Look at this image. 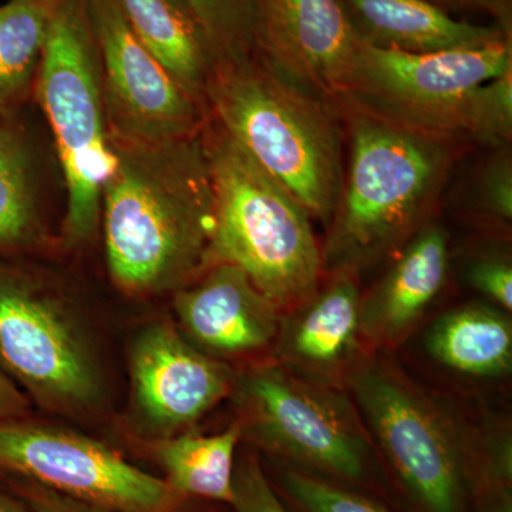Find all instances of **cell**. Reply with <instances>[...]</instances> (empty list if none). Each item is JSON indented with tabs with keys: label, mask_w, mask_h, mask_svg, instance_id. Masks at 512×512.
I'll list each match as a JSON object with an SVG mask.
<instances>
[{
	"label": "cell",
	"mask_w": 512,
	"mask_h": 512,
	"mask_svg": "<svg viewBox=\"0 0 512 512\" xmlns=\"http://www.w3.org/2000/svg\"><path fill=\"white\" fill-rule=\"evenodd\" d=\"M468 281L474 289L497 303L504 311L512 309V268L510 261L498 256L481 258L468 269Z\"/></svg>",
	"instance_id": "obj_28"
},
{
	"label": "cell",
	"mask_w": 512,
	"mask_h": 512,
	"mask_svg": "<svg viewBox=\"0 0 512 512\" xmlns=\"http://www.w3.org/2000/svg\"><path fill=\"white\" fill-rule=\"evenodd\" d=\"M101 192L107 265L130 295L173 291L210 266L215 225L210 165L198 136L165 143L110 137Z\"/></svg>",
	"instance_id": "obj_1"
},
{
	"label": "cell",
	"mask_w": 512,
	"mask_h": 512,
	"mask_svg": "<svg viewBox=\"0 0 512 512\" xmlns=\"http://www.w3.org/2000/svg\"><path fill=\"white\" fill-rule=\"evenodd\" d=\"M0 512H29V508L18 495L6 487H0Z\"/></svg>",
	"instance_id": "obj_32"
},
{
	"label": "cell",
	"mask_w": 512,
	"mask_h": 512,
	"mask_svg": "<svg viewBox=\"0 0 512 512\" xmlns=\"http://www.w3.org/2000/svg\"><path fill=\"white\" fill-rule=\"evenodd\" d=\"M269 480L289 512H393L373 495L286 464Z\"/></svg>",
	"instance_id": "obj_24"
},
{
	"label": "cell",
	"mask_w": 512,
	"mask_h": 512,
	"mask_svg": "<svg viewBox=\"0 0 512 512\" xmlns=\"http://www.w3.org/2000/svg\"><path fill=\"white\" fill-rule=\"evenodd\" d=\"M138 413L153 430L184 429L231 392V372L167 325L151 326L131 349Z\"/></svg>",
	"instance_id": "obj_13"
},
{
	"label": "cell",
	"mask_w": 512,
	"mask_h": 512,
	"mask_svg": "<svg viewBox=\"0 0 512 512\" xmlns=\"http://www.w3.org/2000/svg\"><path fill=\"white\" fill-rule=\"evenodd\" d=\"M352 390L413 510L471 512L470 457L439 409L379 365L357 370Z\"/></svg>",
	"instance_id": "obj_8"
},
{
	"label": "cell",
	"mask_w": 512,
	"mask_h": 512,
	"mask_svg": "<svg viewBox=\"0 0 512 512\" xmlns=\"http://www.w3.org/2000/svg\"><path fill=\"white\" fill-rule=\"evenodd\" d=\"M511 69V39L437 53H404L362 40L338 109L434 136H464L471 94Z\"/></svg>",
	"instance_id": "obj_6"
},
{
	"label": "cell",
	"mask_w": 512,
	"mask_h": 512,
	"mask_svg": "<svg viewBox=\"0 0 512 512\" xmlns=\"http://www.w3.org/2000/svg\"><path fill=\"white\" fill-rule=\"evenodd\" d=\"M360 43L340 0H256V56L336 110Z\"/></svg>",
	"instance_id": "obj_12"
},
{
	"label": "cell",
	"mask_w": 512,
	"mask_h": 512,
	"mask_svg": "<svg viewBox=\"0 0 512 512\" xmlns=\"http://www.w3.org/2000/svg\"><path fill=\"white\" fill-rule=\"evenodd\" d=\"M481 201L485 210L504 221L512 218V167L511 158H498L488 167L481 184Z\"/></svg>",
	"instance_id": "obj_29"
},
{
	"label": "cell",
	"mask_w": 512,
	"mask_h": 512,
	"mask_svg": "<svg viewBox=\"0 0 512 512\" xmlns=\"http://www.w3.org/2000/svg\"><path fill=\"white\" fill-rule=\"evenodd\" d=\"M52 0L0 5V120L18 116L35 87Z\"/></svg>",
	"instance_id": "obj_22"
},
{
	"label": "cell",
	"mask_w": 512,
	"mask_h": 512,
	"mask_svg": "<svg viewBox=\"0 0 512 512\" xmlns=\"http://www.w3.org/2000/svg\"><path fill=\"white\" fill-rule=\"evenodd\" d=\"M241 424L215 436H170L158 443L156 457L165 483L178 497L202 498L231 505Z\"/></svg>",
	"instance_id": "obj_20"
},
{
	"label": "cell",
	"mask_w": 512,
	"mask_h": 512,
	"mask_svg": "<svg viewBox=\"0 0 512 512\" xmlns=\"http://www.w3.org/2000/svg\"><path fill=\"white\" fill-rule=\"evenodd\" d=\"M83 3L96 40L110 137L165 143L198 136L207 109L148 52L117 0Z\"/></svg>",
	"instance_id": "obj_11"
},
{
	"label": "cell",
	"mask_w": 512,
	"mask_h": 512,
	"mask_svg": "<svg viewBox=\"0 0 512 512\" xmlns=\"http://www.w3.org/2000/svg\"><path fill=\"white\" fill-rule=\"evenodd\" d=\"M362 296L350 272L340 271L332 284L296 309L286 329L284 355L308 367L335 366L348 359L360 333Z\"/></svg>",
	"instance_id": "obj_18"
},
{
	"label": "cell",
	"mask_w": 512,
	"mask_h": 512,
	"mask_svg": "<svg viewBox=\"0 0 512 512\" xmlns=\"http://www.w3.org/2000/svg\"><path fill=\"white\" fill-rule=\"evenodd\" d=\"M205 107L312 218L330 224L345 177L335 107L279 76L258 56L215 67Z\"/></svg>",
	"instance_id": "obj_2"
},
{
	"label": "cell",
	"mask_w": 512,
	"mask_h": 512,
	"mask_svg": "<svg viewBox=\"0 0 512 512\" xmlns=\"http://www.w3.org/2000/svg\"><path fill=\"white\" fill-rule=\"evenodd\" d=\"M117 3L148 52L205 106V90L217 62L204 30L184 0H117Z\"/></svg>",
	"instance_id": "obj_17"
},
{
	"label": "cell",
	"mask_w": 512,
	"mask_h": 512,
	"mask_svg": "<svg viewBox=\"0 0 512 512\" xmlns=\"http://www.w3.org/2000/svg\"><path fill=\"white\" fill-rule=\"evenodd\" d=\"M0 369L57 412L92 410L101 399L92 355L43 289L0 262Z\"/></svg>",
	"instance_id": "obj_10"
},
{
	"label": "cell",
	"mask_w": 512,
	"mask_h": 512,
	"mask_svg": "<svg viewBox=\"0 0 512 512\" xmlns=\"http://www.w3.org/2000/svg\"><path fill=\"white\" fill-rule=\"evenodd\" d=\"M353 26L370 45L404 53L468 49L511 39L500 25L453 18L431 0H340Z\"/></svg>",
	"instance_id": "obj_15"
},
{
	"label": "cell",
	"mask_w": 512,
	"mask_h": 512,
	"mask_svg": "<svg viewBox=\"0 0 512 512\" xmlns=\"http://www.w3.org/2000/svg\"><path fill=\"white\" fill-rule=\"evenodd\" d=\"M42 237L35 157L18 116L0 120V256L35 247Z\"/></svg>",
	"instance_id": "obj_21"
},
{
	"label": "cell",
	"mask_w": 512,
	"mask_h": 512,
	"mask_svg": "<svg viewBox=\"0 0 512 512\" xmlns=\"http://www.w3.org/2000/svg\"><path fill=\"white\" fill-rule=\"evenodd\" d=\"M0 474L110 512H173L181 501L100 441L28 417L0 420Z\"/></svg>",
	"instance_id": "obj_9"
},
{
	"label": "cell",
	"mask_w": 512,
	"mask_h": 512,
	"mask_svg": "<svg viewBox=\"0 0 512 512\" xmlns=\"http://www.w3.org/2000/svg\"><path fill=\"white\" fill-rule=\"evenodd\" d=\"M201 137L215 200L210 265L237 266L279 311H296L323 271L311 215L210 117Z\"/></svg>",
	"instance_id": "obj_4"
},
{
	"label": "cell",
	"mask_w": 512,
	"mask_h": 512,
	"mask_svg": "<svg viewBox=\"0 0 512 512\" xmlns=\"http://www.w3.org/2000/svg\"><path fill=\"white\" fill-rule=\"evenodd\" d=\"M464 136L503 146L512 136V69L481 84L468 100Z\"/></svg>",
	"instance_id": "obj_25"
},
{
	"label": "cell",
	"mask_w": 512,
	"mask_h": 512,
	"mask_svg": "<svg viewBox=\"0 0 512 512\" xmlns=\"http://www.w3.org/2000/svg\"><path fill=\"white\" fill-rule=\"evenodd\" d=\"M178 289L175 312L190 338L207 352L242 356L268 348L281 311L237 266L212 264Z\"/></svg>",
	"instance_id": "obj_14"
},
{
	"label": "cell",
	"mask_w": 512,
	"mask_h": 512,
	"mask_svg": "<svg viewBox=\"0 0 512 512\" xmlns=\"http://www.w3.org/2000/svg\"><path fill=\"white\" fill-rule=\"evenodd\" d=\"M29 400L18 384L0 369V420L28 417Z\"/></svg>",
	"instance_id": "obj_31"
},
{
	"label": "cell",
	"mask_w": 512,
	"mask_h": 512,
	"mask_svg": "<svg viewBox=\"0 0 512 512\" xmlns=\"http://www.w3.org/2000/svg\"><path fill=\"white\" fill-rule=\"evenodd\" d=\"M0 483L28 505L32 512H110L96 505L56 493L25 478L0 474Z\"/></svg>",
	"instance_id": "obj_27"
},
{
	"label": "cell",
	"mask_w": 512,
	"mask_h": 512,
	"mask_svg": "<svg viewBox=\"0 0 512 512\" xmlns=\"http://www.w3.org/2000/svg\"><path fill=\"white\" fill-rule=\"evenodd\" d=\"M426 345L437 362L463 375L497 377L511 369V322L490 306L447 313L431 328Z\"/></svg>",
	"instance_id": "obj_19"
},
{
	"label": "cell",
	"mask_w": 512,
	"mask_h": 512,
	"mask_svg": "<svg viewBox=\"0 0 512 512\" xmlns=\"http://www.w3.org/2000/svg\"><path fill=\"white\" fill-rule=\"evenodd\" d=\"M33 90L62 165L64 234L69 244H82L99 225L101 192L113 165L99 55L83 0H52Z\"/></svg>",
	"instance_id": "obj_5"
},
{
	"label": "cell",
	"mask_w": 512,
	"mask_h": 512,
	"mask_svg": "<svg viewBox=\"0 0 512 512\" xmlns=\"http://www.w3.org/2000/svg\"><path fill=\"white\" fill-rule=\"evenodd\" d=\"M444 8H457L477 10V12L490 15L495 23L511 33L512 30V2L511 0H431Z\"/></svg>",
	"instance_id": "obj_30"
},
{
	"label": "cell",
	"mask_w": 512,
	"mask_h": 512,
	"mask_svg": "<svg viewBox=\"0 0 512 512\" xmlns=\"http://www.w3.org/2000/svg\"><path fill=\"white\" fill-rule=\"evenodd\" d=\"M198 20L217 66L256 56V0H184Z\"/></svg>",
	"instance_id": "obj_23"
},
{
	"label": "cell",
	"mask_w": 512,
	"mask_h": 512,
	"mask_svg": "<svg viewBox=\"0 0 512 512\" xmlns=\"http://www.w3.org/2000/svg\"><path fill=\"white\" fill-rule=\"evenodd\" d=\"M235 512H289L269 480L268 473L254 456L239 458L235 463Z\"/></svg>",
	"instance_id": "obj_26"
},
{
	"label": "cell",
	"mask_w": 512,
	"mask_h": 512,
	"mask_svg": "<svg viewBox=\"0 0 512 512\" xmlns=\"http://www.w3.org/2000/svg\"><path fill=\"white\" fill-rule=\"evenodd\" d=\"M338 113L349 123L352 150L322 258L323 268L352 272L424 221L450 174L454 144L349 107Z\"/></svg>",
	"instance_id": "obj_3"
},
{
	"label": "cell",
	"mask_w": 512,
	"mask_h": 512,
	"mask_svg": "<svg viewBox=\"0 0 512 512\" xmlns=\"http://www.w3.org/2000/svg\"><path fill=\"white\" fill-rule=\"evenodd\" d=\"M241 396L255 439L282 464L369 495L379 490L372 450L342 394L265 366L245 375Z\"/></svg>",
	"instance_id": "obj_7"
},
{
	"label": "cell",
	"mask_w": 512,
	"mask_h": 512,
	"mask_svg": "<svg viewBox=\"0 0 512 512\" xmlns=\"http://www.w3.org/2000/svg\"><path fill=\"white\" fill-rule=\"evenodd\" d=\"M447 268V235L437 227L423 229L372 295L362 299L360 333L372 342L399 339L437 298Z\"/></svg>",
	"instance_id": "obj_16"
}]
</instances>
